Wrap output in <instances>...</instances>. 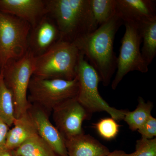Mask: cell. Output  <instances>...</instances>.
Returning <instances> with one entry per match:
<instances>
[{
  "label": "cell",
  "instance_id": "cell-1",
  "mask_svg": "<svg viewBox=\"0 0 156 156\" xmlns=\"http://www.w3.org/2000/svg\"><path fill=\"white\" fill-rule=\"evenodd\" d=\"M123 24L117 13L106 23L73 42L97 71L105 87L110 83L116 70L117 57L114 51V43L117 31Z\"/></svg>",
  "mask_w": 156,
  "mask_h": 156
},
{
  "label": "cell",
  "instance_id": "cell-2",
  "mask_svg": "<svg viewBox=\"0 0 156 156\" xmlns=\"http://www.w3.org/2000/svg\"><path fill=\"white\" fill-rule=\"evenodd\" d=\"M47 14L54 20L60 40L74 41L98 27L93 18L89 0H48Z\"/></svg>",
  "mask_w": 156,
  "mask_h": 156
},
{
  "label": "cell",
  "instance_id": "cell-3",
  "mask_svg": "<svg viewBox=\"0 0 156 156\" xmlns=\"http://www.w3.org/2000/svg\"><path fill=\"white\" fill-rule=\"evenodd\" d=\"M80 51L73 43L60 41L50 50L35 56L34 76L44 79L72 80L76 70Z\"/></svg>",
  "mask_w": 156,
  "mask_h": 156
},
{
  "label": "cell",
  "instance_id": "cell-4",
  "mask_svg": "<svg viewBox=\"0 0 156 156\" xmlns=\"http://www.w3.org/2000/svg\"><path fill=\"white\" fill-rule=\"evenodd\" d=\"M76 77L79 83L77 98L90 112H105L116 121L123 120L128 110L110 106L101 97L98 91V84L101 82L99 75L80 52Z\"/></svg>",
  "mask_w": 156,
  "mask_h": 156
},
{
  "label": "cell",
  "instance_id": "cell-5",
  "mask_svg": "<svg viewBox=\"0 0 156 156\" xmlns=\"http://www.w3.org/2000/svg\"><path fill=\"white\" fill-rule=\"evenodd\" d=\"M31 26L28 22L0 11V69L24 56L28 50Z\"/></svg>",
  "mask_w": 156,
  "mask_h": 156
},
{
  "label": "cell",
  "instance_id": "cell-6",
  "mask_svg": "<svg viewBox=\"0 0 156 156\" xmlns=\"http://www.w3.org/2000/svg\"><path fill=\"white\" fill-rule=\"evenodd\" d=\"M35 68V56L29 50L17 60L9 63L2 71L5 83L13 94L15 118L28 111L29 86Z\"/></svg>",
  "mask_w": 156,
  "mask_h": 156
},
{
  "label": "cell",
  "instance_id": "cell-7",
  "mask_svg": "<svg viewBox=\"0 0 156 156\" xmlns=\"http://www.w3.org/2000/svg\"><path fill=\"white\" fill-rule=\"evenodd\" d=\"M28 92L31 101L43 108L53 110L66 101L77 97L79 83L76 77L66 80L44 79L33 76Z\"/></svg>",
  "mask_w": 156,
  "mask_h": 156
},
{
  "label": "cell",
  "instance_id": "cell-8",
  "mask_svg": "<svg viewBox=\"0 0 156 156\" xmlns=\"http://www.w3.org/2000/svg\"><path fill=\"white\" fill-rule=\"evenodd\" d=\"M125 33L121 40L119 53L117 58V71L112 82L113 90L116 89L123 78L131 72L147 73L148 66L143 58L140 50L142 39L139 25L124 23Z\"/></svg>",
  "mask_w": 156,
  "mask_h": 156
},
{
  "label": "cell",
  "instance_id": "cell-9",
  "mask_svg": "<svg viewBox=\"0 0 156 156\" xmlns=\"http://www.w3.org/2000/svg\"><path fill=\"white\" fill-rule=\"evenodd\" d=\"M53 111L56 127L65 140L83 134V122L90 120L92 115L77 97L66 101Z\"/></svg>",
  "mask_w": 156,
  "mask_h": 156
},
{
  "label": "cell",
  "instance_id": "cell-10",
  "mask_svg": "<svg viewBox=\"0 0 156 156\" xmlns=\"http://www.w3.org/2000/svg\"><path fill=\"white\" fill-rule=\"evenodd\" d=\"M60 41L58 27L53 20L47 14L31 29L28 50L36 57L44 54Z\"/></svg>",
  "mask_w": 156,
  "mask_h": 156
},
{
  "label": "cell",
  "instance_id": "cell-11",
  "mask_svg": "<svg viewBox=\"0 0 156 156\" xmlns=\"http://www.w3.org/2000/svg\"><path fill=\"white\" fill-rule=\"evenodd\" d=\"M0 11L25 20L31 28L47 14L43 0H0Z\"/></svg>",
  "mask_w": 156,
  "mask_h": 156
},
{
  "label": "cell",
  "instance_id": "cell-12",
  "mask_svg": "<svg viewBox=\"0 0 156 156\" xmlns=\"http://www.w3.org/2000/svg\"><path fill=\"white\" fill-rule=\"evenodd\" d=\"M37 133L58 156H68L65 139L53 125L46 112L42 108H34L30 111Z\"/></svg>",
  "mask_w": 156,
  "mask_h": 156
},
{
  "label": "cell",
  "instance_id": "cell-13",
  "mask_svg": "<svg viewBox=\"0 0 156 156\" xmlns=\"http://www.w3.org/2000/svg\"><path fill=\"white\" fill-rule=\"evenodd\" d=\"M117 13L123 23L139 24L156 18L154 0H116Z\"/></svg>",
  "mask_w": 156,
  "mask_h": 156
},
{
  "label": "cell",
  "instance_id": "cell-14",
  "mask_svg": "<svg viewBox=\"0 0 156 156\" xmlns=\"http://www.w3.org/2000/svg\"><path fill=\"white\" fill-rule=\"evenodd\" d=\"M68 156H105L108 148L94 137L85 133L65 140Z\"/></svg>",
  "mask_w": 156,
  "mask_h": 156
},
{
  "label": "cell",
  "instance_id": "cell-15",
  "mask_svg": "<svg viewBox=\"0 0 156 156\" xmlns=\"http://www.w3.org/2000/svg\"><path fill=\"white\" fill-rule=\"evenodd\" d=\"M13 128L9 130L5 149L14 151L35 134H37L35 126L29 110L16 118Z\"/></svg>",
  "mask_w": 156,
  "mask_h": 156
},
{
  "label": "cell",
  "instance_id": "cell-16",
  "mask_svg": "<svg viewBox=\"0 0 156 156\" xmlns=\"http://www.w3.org/2000/svg\"><path fill=\"white\" fill-rule=\"evenodd\" d=\"M143 46L141 53L148 66L156 55V18L139 24Z\"/></svg>",
  "mask_w": 156,
  "mask_h": 156
},
{
  "label": "cell",
  "instance_id": "cell-17",
  "mask_svg": "<svg viewBox=\"0 0 156 156\" xmlns=\"http://www.w3.org/2000/svg\"><path fill=\"white\" fill-rule=\"evenodd\" d=\"M11 152L18 156H58L38 134Z\"/></svg>",
  "mask_w": 156,
  "mask_h": 156
},
{
  "label": "cell",
  "instance_id": "cell-18",
  "mask_svg": "<svg viewBox=\"0 0 156 156\" xmlns=\"http://www.w3.org/2000/svg\"><path fill=\"white\" fill-rule=\"evenodd\" d=\"M136 108L132 112L127 111L123 120L132 131H137L146 122L151 115L153 103L151 101L146 102L143 98L140 96Z\"/></svg>",
  "mask_w": 156,
  "mask_h": 156
},
{
  "label": "cell",
  "instance_id": "cell-19",
  "mask_svg": "<svg viewBox=\"0 0 156 156\" xmlns=\"http://www.w3.org/2000/svg\"><path fill=\"white\" fill-rule=\"evenodd\" d=\"M0 118L9 126L15 119L13 94L5 83L2 72L0 73Z\"/></svg>",
  "mask_w": 156,
  "mask_h": 156
},
{
  "label": "cell",
  "instance_id": "cell-20",
  "mask_svg": "<svg viewBox=\"0 0 156 156\" xmlns=\"http://www.w3.org/2000/svg\"><path fill=\"white\" fill-rule=\"evenodd\" d=\"M89 3L93 18L98 27L117 14L116 0H89Z\"/></svg>",
  "mask_w": 156,
  "mask_h": 156
},
{
  "label": "cell",
  "instance_id": "cell-21",
  "mask_svg": "<svg viewBox=\"0 0 156 156\" xmlns=\"http://www.w3.org/2000/svg\"><path fill=\"white\" fill-rule=\"evenodd\" d=\"M93 127L104 139L111 140L118 135L120 126L112 118H105L93 124Z\"/></svg>",
  "mask_w": 156,
  "mask_h": 156
},
{
  "label": "cell",
  "instance_id": "cell-22",
  "mask_svg": "<svg viewBox=\"0 0 156 156\" xmlns=\"http://www.w3.org/2000/svg\"><path fill=\"white\" fill-rule=\"evenodd\" d=\"M130 156H156V138L136 140L135 151Z\"/></svg>",
  "mask_w": 156,
  "mask_h": 156
},
{
  "label": "cell",
  "instance_id": "cell-23",
  "mask_svg": "<svg viewBox=\"0 0 156 156\" xmlns=\"http://www.w3.org/2000/svg\"><path fill=\"white\" fill-rule=\"evenodd\" d=\"M141 134V138L152 139L156 136V119L151 115L140 128L137 130Z\"/></svg>",
  "mask_w": 156,
  "mask_h": 156
},
{
  "label": "cell",
  "instance_id": "cell-24",
  "mask_svg": "<svg viewBox=\"0 0 156 156\" xmlns=\"http://www.w3.org/2000/svg\"><path fill=\"white\" fill-rule=\"evenodd\" d=\"M9 127L0 118V150L5 148Z\"/></svg>",
  "mask_w": 156,
  "mask_h": 156
},
{
  "label": "cell",
  "instance_id": "cell-25",
  "mask_svg": "<svg viewBox=\"0 0 156 156\" xmlns=\"http://www.w3.org/2000/svg\"><path fill=\"white\" fill-rule=\"evenodd\" d=\"M131 154H127L124 151L121 150H115L114 151L110 152L109 154L105 156H130Z\"/></svg>",
  "mask_w": 156,
  "mask_h": 156
},
{
  "label": "cell",
  "instance_id": "cell-26",
  "mask_svg": "<svg viewBox=\"0 0 156 156\" xmlns=\"http://www.w3.org/2000/svg\"><path fill=\"white\" fill-rule=\"evenodd\" d=\"M0 156H14L11 151L6 149L0 150Z\"/></svg>",
  "mask_w": 156,
  "mask_h": 156
},
{
  "label": "cell",
  "instance_id": "cell-27",
  "mask_svg": "<svg viewBox=\"0 0 156 156\" xmlns=\"http://www.w3.org/2000/svg\"><path fill=\"white\" fill-rule=\"evenodd\" d=\"M13 156H18L15 155L13 154Z\"/></svg>",
  "mask_w": 156,
  "mask_h": 156
},
{
  "label": "cell",
  "instance_id": "cell-28",
  "mask_svg": "<svg viewBox=\"0 0 156 156\" xmlns=\"http://www.w3.org/2000/svg\"><path fill=\"white\" fill-rule=\"evenodd\" d=\"M1 69H0V73H1Z\"/></svg>",
  "mask_w": 156,
  "mask_h": 156
}]
</instances>
